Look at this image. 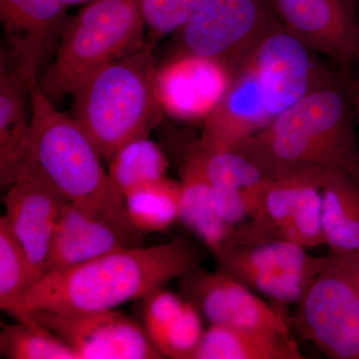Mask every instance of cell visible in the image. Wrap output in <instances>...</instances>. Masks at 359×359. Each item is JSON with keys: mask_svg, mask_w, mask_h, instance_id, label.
<instances>
[{"mask_svg": "<svg viewBox=\"0 0 359 359\" xmlns=\"http://www.w3.org/2000/svg\"><path fill=\"white\" fill-rule=\"evenodd\" d=\"M355 112L339 75L276 116L236 151L252 161L264 179L309 170H337L359 181Z\"/></svg>", "mask_w": 359, "mask_h": 359, "instance_id": "1", "label": "cell"}, {"mask_svg": "<svg viewBox=\"0 0 359 359\" xmlns=\"http://www.w3.org/2000/svg\"><path fill=\"white\" fill-rule=\"evenodd\" d=\"M199 262L197 250L184 238L152 247L124 248L44 276L26 294L25 309L32 314L116 309L143 299L198 268Z\"/></svg>", "mask_w": 359, "mask_h": 359, "instance_id": "2", "label": "cell"}, {"mask_svg": "<svg viewBox=\"0 0 359 359\" xmlns=\"http://www.w3.org/2000/svg\"><path fill=\"white\" fill-rule=\"evenodd\" d=\"M30 108L32 127L22 171L43 181L66 202L98 212L140 237L142 233L130 222L125 198L116 189L100 153L81 125L60 112L37 85L30 92Z\"/></svg>", "mask_w": 359, "mask_h": 359, "instance_id": "3", "label": "cell"}, {"mask_svg": "<svg viewBox=\"0 0 359 359\" xmlns=\"http://www.w3.org/2000/svg\"><path fill=\"white\" fill-rule=\"evenodd\" d=\"M156 44L106 63L82 78L70 95L71 116L106 162L125 144L164 121Z\"/></svg>", "mask_w": 359, "mask_h": 359, "instance_id": "4", "label": "cell"}, {"mask_svg": "<svg viewBox=\"0 0 359 359\" xmlns=\"http://www.w3.org/2000/svg\"><path fill=\"white\" fill-rule=\"evenodd\" d=\"M142 0H94L70 18L37 88L53 104L70 95L91 71L147 42Z\"/></svg>", "mask_w": 359, "mask_h": 359, "instance_id": "5", "label": "cell"}, {"mask_svg": "<svg viewBox=\"0 0 359 359\" xmlns=\"http://www.w3.org/2000/svg\"><path fill=\"white\" fill-rule=\"evenodd\" d=\"M295 325L332 359H359V257L328 252L297 302Z\"/></svg>", "mask_w": 359, "mask_h": 359, "instance_id": "6", "label": "cell"}, {"mask_svg": "<svg viewBox=\"0 0 359 359\" xmlns=\"http://www.w3.org/2000/svg\"><path fill=\"white\" fill-rule=\"evenodd\" d=\"M280 27L271 0H208L175 32L174 56L209 59L235 74L262 42Z\"/></svg>", "mask_w": 359, "mask_h": 359, "instance_id": "7", "label": "cell"}, {"mask_svg": "<svg viewBox=\"0 0 359 359\" xmlns=\"http://www.w3.org/2000/svg\"><path fill=\"white\" fill-rule=\"evenodd\" d=\"M212 252L219 271L282 306L297 304L325 263L283 240L224 244Z\"/></svg>", "mask_w": 359, "mask_h": 359, "instance_id": "8", "label": "cell"}, {"mask_svg": "<svg viewBox=\"0 0 359 359\" xmlns=\"http://www.w3.org/2000/svg\"><path fill=\"white\" fill-rule=\"evenodd\" d=\"M249 60L263 87L273 120L339 75V68L283 27L269 34Z\"/></svg>", "mask_w": 359, "mask_h": 359, "instance_id": "9", "label": "cell"}, {"mask_svg": "<svg viewBox=\"0 0 359 359\" xmlns=\"http://www.w3.org/2000/svg\"><path fill=\"white\" fill-rule=\"evenodd\" d=\"M32 314L69 346L78 359L164 358L144 327L116 309Z\"/></svg>", "mask_w": 359, "mask_h": 359, "instance_id": "10", "label": "cell"}, {"mask_svg": "<svg viewBox=\"0 0 359 359\" xmlns=\"http://www.w3.org/2000/svg\"><path fill=\"white\" fill-rule=\"evenodd\" d=\"M179 280L181 294L210 325L247 328L292 339L283 311L223 271L217 269L211 273L198 266Z\"/></svg>", "mask_w": 359, "mask_h": 359, "instance_id": "11", "label": "cell"}, {"mask_svg": "<svg viewBox=\"0 0 359 359\" xmlns=\"http://www.w3.org/2000/svg\"><path fill=\"white\" fill-rule=\"evenodd\" d=\"M290 34L339 69L359 61V18L351 0H271Z\"/></svg>", "mask_w": 359, "mask_h": 359, "instance_id": "12", "label": "cell"}, {"mask_svg": "<svg viewBox=\"0 0 359 359\" xmlns=\"http://www.w3.org/2000/svg\"><path fill=\"white\" fill-rule=\"evenodd\" d=\"M63 0H0V21L32 86L50 65L69 20Z\"/></svg>", "mask_w": 359, "mask_h": 359, "instance_id": "13", "label": "cell"}, {"mask_svg": "<svg viewBox=\"0 0 359 359\" xmlns=\"http://www.w3.org/2000/svg\"><path fill=\"white\" fill-rule=\"evenodd\" d=\"M65 200L30 172L23 170L4 198L2 216L25 252L33 282L44 275L45 264Z\"/></svg>", "mask_w": 359, "mask_h": 359, "instance_id": "14", "label": "cell"}, {"mask_svg": "<svg viewBox=\"0 0 359 359\" xmlns=\"http://www.w3.org/2000/svg\"><path fill=\"white\" fill-rule=\"evenodd\" d=\"M139 242L140 237L122 230L102 215L65 201L43 276L86 263L108 252L139 245Z\"/></svg>", "mask_w": 359, "mask_h": 359, "instance_id": "15", "label": "cell"}, {"mask_svg": "<svg viewBox=\"0 0 359 359\" xmlns=\"http://www.w3.org/2000/svg\"><path fill=\"white\" fill-rule=\"evenodd\" d=\"M271 121L263 87L248 59L204 120L200 140L211 150L233 151Z\"/></svg>", "mask_w": 359, "mask_h": 359, "instance_id": "16", "label": "cell"}, {"mask_svg": "<svg viewBox=\"0 0 359 359\" xmlns=\"http://www.w3.org/2000/svg\"><path fill=\"white\" fill-rule=\"evenodd\" d=\"M30 85L8 48L0 50V183L8 188L22 172L32 127Z\"/></svg>", "mask_w": 359, "mask_h": 359, "instance_id": "17", "label": "cell"}, {"mask_svg": "<svg viewBox=\"0 0 359 359\" xmlns=\"http://www.w3.org/2000/svg\"><path fill=\"white\" fill-rule=\"evenodd\" d=\"M165 95L169 109L177 117L205 120L218 105L233 74L209 59L193 55L173 56L168 65Z\"/></svg>", "mask_w": 359, "mask_h": 359, "instance_id": "18", "label": "cell"}, {"mask_svg": "<svg viewBox=\"0 0 359 359\" xmlns=\"http://www.w3.org/2000/svg\"><path fill=\"white\" fill-rule=\"evenodd\" d=\"M163 137L173 149L180 172L199 175L212 186L245 190L264 179L259 168L238 151H215L205 148L200 137L161 123Z\"/></svg>", "mask_w": 359, "mask_h": 359, "instance_id": "19", "label": "cell"}, {"mask_svg": "<svg viewBox=\"0 0 359 359\" xmlns=\"http://www.w3.org/2000/svg\"><path fill=\"white\" fill-rule=\"evenodd\" d=\"M321 195L328 252L359 257V181L337 170L323 171Z\"/></svg>", "mask_w": 359, "mask_h": 359, "instance_id": "20", "label": "cell"}, {"mask_svg": "<svg viewBox=\"0 0 359 359\" xmlns=\"http://www.w3.org/2000/svg\"><path fill=\"white\" fill-rule=\"evenodd\" d=\"M292 339L247 328L210 325L193 359H301Z\"/></svg>", "mask_w": 359, "mask_h": 359, "instance_id": "21", "label": "cell"}, {"mask_svg": "<svg viewBox=\"0 0 359 359\" xmlns=\"http://www.w3.org/2000/svg\"><path fill=\"white\" fill-rule=\"evenodd\" d=\"M109 176L123 197L166 178L169 160L163 148L149 136L123 145L108 162Z\"/></svg>", "mask_w": 359, "mask_h": 359, "instance_id": "22", "label": "cell"}, {"mask_svg": "<svg viewBox=\"0 0 359 359\" xmlns=\"http://www.w3.org/2000/svg\"><path fill=\"white\" fill-rule=\"evenodd\" d=\"M210 188L211 184L199 175L181 172L179 221L214 252L228 242L235 229L224 223L215 212Z\"/></svg>", "mask_w": 359, "mask_h": 359, "instance_id": "23", "label": "cell"}, {"mask_svg": "<svg viewBox=\"0 0 359 359\" xmlns=\"http://www.w3.org/2000/svg\"><path fill=\"white\" fill-rule=\"evenodd\" d=\"M32 271L13 233L4 218H0V308L14 320L34 325L32 314L25 309L26 294L32 289Z\"/></svg>", "mask_w": 359, "mask_h": 359, "instance_id": "24", "label": "cell"}, {"mask_svg": "<svg viewBox=\"0 0 359 359\" xmlns=\"http://www.w3.org/2000/svg\"><path fill=\"white\" fill-rule=\"evenodd\" d=\"M180 183L166 178L137 189L125 197L127 214L140 233L167 231L179 221Z\"/></svg>", "mask_w": 359, "mask_h": 359, "instance_id": "25", "label": "cell"}, {"mask_svg": "<svg viewBox=\"0 0 359 359\" xmlns=\"http://www.w3.org/2000/svg\"><path fill=\"white\" fill-rule=\"evenodd\" d=\"M0 353L9 359H78L69 346L39 321L2 325Z\"/></svg>", "mask_w": 359, "mask_h": 359, "instance_id": "26", "label": "cell"}, {"mask_svg": "<svg viewBox=\"0 0 359 359\" xmlns=\"http://www.w3.org/2000/svg\"><path fill=\"white\" fill-rule=\"evenodd\" d=\"M321 175L323 171L318 172L304 187L292 216L278 233V240L287 241L306 250L325 245Z\"/></svg>", "mask_w": 359, "mask_h": 359, "instance_id": "27", "label": "cell"}, {"mask_svg": "<svg viewBox=\"0 0 359 359\" xmlns=\"http://www.w3.org/2000/svg\"><path fill=\"white\" fill-rule=\"evenodd\" d=\"M208 0H142V11L148 32L147 41L156 44L178 32Z\"/></svg>", "mask_w": 359, "mask_h": 359, "instance_id": "28", "label": "cell"}, {"mask_svg": "<svg viewBox=\"0 0 359 359\" xmlns=\"http://www.w3.org/2000/svg\"><path fill=\"white\" fill-rule=\"evenodd\" d=\"M186 302L183 295L174 294L164 287L155 290L144 297L143 327L156 348Z\"/></svg>", "mask_w": 359, "mask_h": 359, "instance_id": "29", "label": "cell"}, {"mask_svg": "<svg viewBox=\"0 0 359 359\" xmlns=\"http://www.w3.org/2000/svg\"><path fill=\"white\" fill-rule=\"evenodd\" d=\"M210 197L219 218L231 228H238L244 224L245 219L249 218L244 190L211 185Z\"/></svg>", "mask_w": 359, "mask_h": 359, "instance_id": "30", "label": "cell"}, {"mask_svg": "<svg viewBox=\"0 0 359 359\" xmlns=\"http://www.w3.org/2000/svg\"><path fill=\"white\" fill-rule=\"evenodd\" d=\"M339 72L353 101L356 123L359 128V72L356 67L339 69Z\"/></svg>", "mask_w": 359, "mask_h": 359, "instance_id": "31", "label": "cell"}, {"mask_svg": "<svg viewBox=\"0 0 359 359\" xmlns=\"http://www.w3.org/2000/svg\"><path fill=\"white\" fill-rule=\"evenodd\" d=\"M68 7L72 6H78V4H88L94 0H63Z\"/></svg>", "mask_w": 359, "mask_h": 359, "instance_id": "32", "label": "cell"}, {"mask_svg": "<svg viewBox=\"0 0 359 359\" xmlns=\"http://www.w3.org/2000/svg\"><path fill=\"white\" fill-rule=\"evenodd\" d=\"M353 2L354 6L356 7V11H358V18H359V0H351Z\"/></svg>", "mask_w": 359, "mask_h": 359, "instance_id": "33", "label": "cell"}, {"mask_svg": "<svg viewBox=\"0 0 359 359\" xmlns=\"http://www.w3.org/2000/svg\"><path fill=\"white\" fill-rule=\"evenodd\" d=\"M356 69H358V72H359V61H358V66H356Z\"/></svg>", "mask_w": 359, "mask_h": 359, "instance_id": "34", "label": "cell"}]
</instances>
